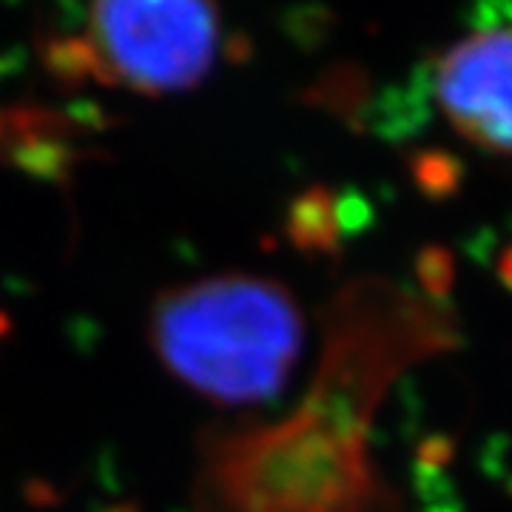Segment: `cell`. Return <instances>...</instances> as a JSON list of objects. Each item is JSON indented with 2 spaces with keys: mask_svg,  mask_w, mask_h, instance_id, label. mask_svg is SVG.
Masks as SVG:
<instances>
[{
  "mask_svg": "<svg viewBox=\"0 0 512 512\" xmlns=\"http://www.w3.org/2000/svg\"><path fill=\"white\" fill-rule=\"evenodd\" d=\"M220 43V18L202 3H97L49 57L74 80L160 94L202 80Z\"/></svg>",
  "mask_w": 512,
  "mask_h": 512,
  "instance_id": "2",
  "label": "cell"
},
{
  "mask_svg": "<svg viewBox=\"0 0 512 512\" xmlns=\"http://www.w3.org/2000/svg\"><path fill=\"white\" fill-rule=\"evenodd\" d=\"M436 94L467 140L512 154V29H484L453 46L441 60Z\"/></svg>",
  "mask_w": 512,
  "mask_h": 512,
  "instance_id": "3",
  "label": "cell"
},
{
  "mask_svg": "<svg viewBox=\"0 0 512 512\" xmlns=\"http://www.w3.org/2000/svg\"><path fill=\"white\" fill-rule=\"evenodd\" d=\"M151 339L180 382L217 402L251 404L288 382L302 316L268 279L214 276L163 296Z\"/></svg>",
  "mask_w": 512,
  "mask_h": 512,
  "instance_id": "1",
  "label": "cell"
}]
</instances>
